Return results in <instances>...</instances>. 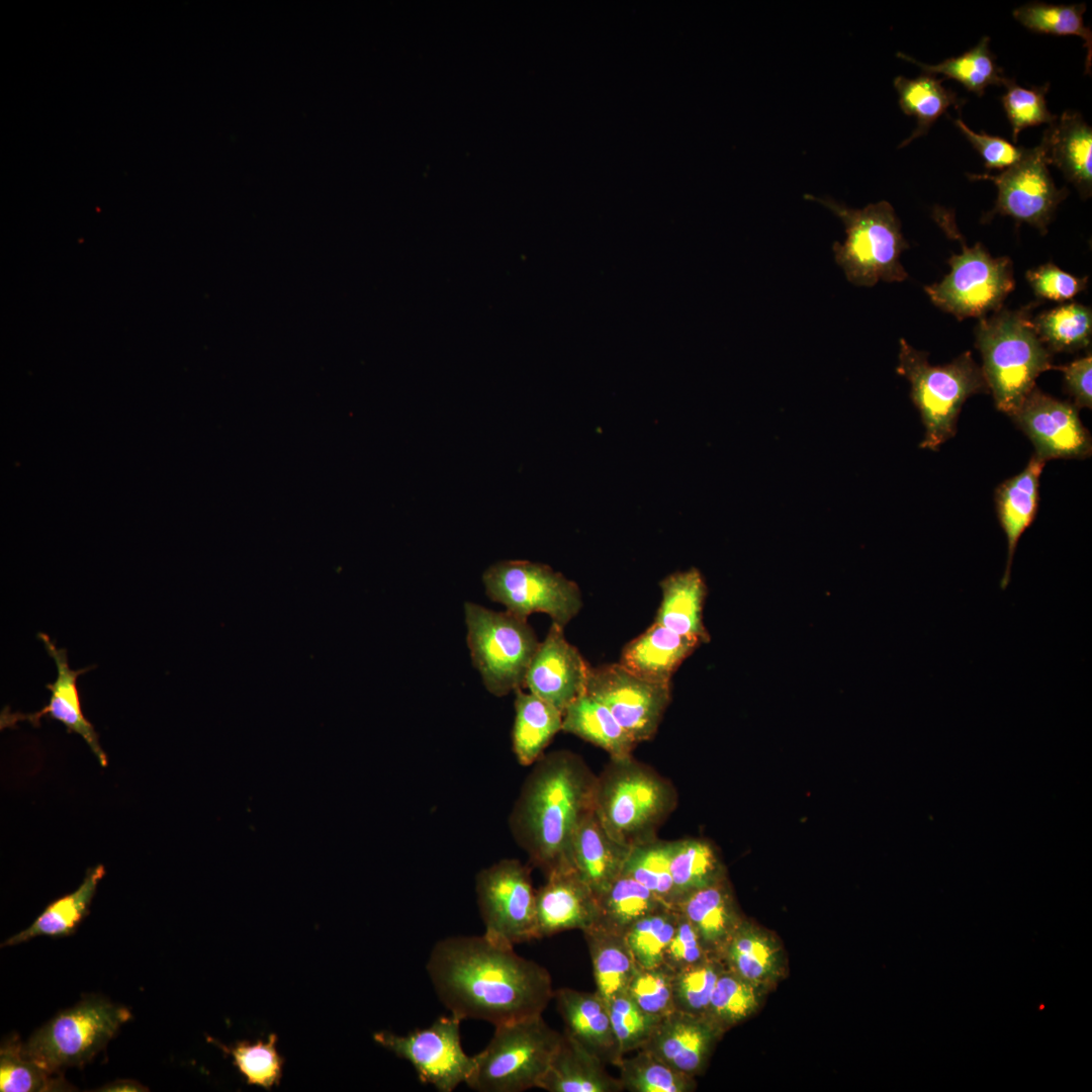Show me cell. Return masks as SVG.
Here are the masks:
<instances>
[{
  "label": "cell",
  "instance_id": "cell-48",
  "mask_svg": "<svg viewBox=\"0 0 1092 1092\" xmlns=\"http://www.w3.org/2000/svg\"><path fill=\"white\" fill-rule=\"evenodd\" d=\"M608 1008L621 1058L642 1049L659 1022V1019L642 1010L626 992L611 999Z\"/></svg>",
  "mask_w": 1092,
  "mask_h": 1092
},
{
  "label": "cell",
  "instance_id": "cell-51",
  "mask_svg": "<svg viewBox=\"0 0 1092 1092\" xmlns=\"http://www.w3.org/2000/svg\"><path fill=\"white\" fill-rule=\"evenodd\" d=\"M953 122L984 159L985 167L989 170H1005L1017 163L1025 152V148L1017 147L1000 136L972 130L961 118Z\"/></svg>",
  "mask_w": 1092,
  "mask_h": 1092
},
{
  "label": "cell",
  "instance_id": "cell-46",
  "mask_svg": "<svg viewBox=\"0 0 1092 1092\" xmlns=\"http://www.w3.org/2000/svg\"><path fill=\"white\" fill-rule=\"evenodd\" d=\"M276 1042L277 1035L270 1033L267 1042L238 1041L235 1045L221 1048L232 1056L234 1065L245 1077L247 1084L270 1090L280 1084L284 1065Z\"/></svg>",
  "mask_w": 1092,
  "mask_h": 1092
},
{
  "label": "cell",
  "instance_id": "cell-12",
  "mask_svg": "<svg viewBox=\"0 0 1092 1092\" xmlns=\"http://www.w3.org/2000/svg\"><path fill=\"white\" fill-rule=\"evenodd\" d=\"M475 893L488 940L515 947L537 939L536 890L528 867L518 859H500L478 872Z\"/></svg>",
  "mask_w": 1092,
  "mask_h": 1092
},
{
  "label": "cell",
  "instance_id": "cell-22",
  "mask_svg": "<svg viewBox=\"0 0 1092 1092\" xmlns=\"http://www.w3.org/2000/svg\"><path fill=\"white\" fill-rule=\"evenodd\" d=\"M1045 462L1031 456L1018 474L1005 479L994 491L998 522L1007 541V558L1000 587L1004 590L1011 578L1013 557L1020 537L1031 526L1039 506V481Z\"/></svg>",
  "mask_w": 1092,
  "mask_h": 1092
},
{
  "label": "cell",
  "instance_id": "cell-28",
  "mask_svg": "<svg viewBox=\"0 0 1092 1092\" xmlns=\"http://www.w3.org/2000/svg\"><path fill=\"white\" fill-rule=\"evenodd\" d=\"M662 600L655 623L700 642L709 640L703 624L706 585L696 568L672 573L661 582Z\"/></svg>",
  "mask_w": 1092,
  "mask_h": 1092
},
{
  "label": "cell",
  "instance_id": "cell-29",
  "mask_svg": "<svg viewBox=\"0 0 1092 1092\" xmlns=\"http://www.w3.org/2000/svg\"><path fill=\"white\" fill-rule=\"evenodd\" d=\"M596 982V992L608 1003L625 993L639 966L624 933L599 925L582 931Z\"/></svg>",
  "mask_w": 1092,
  "mask_h": 1092
},
{
  "label": "cell",
  "instance_id": "cell-41",
  "mask_svg": "<svg viewBox=\"0 0 1092 1092\" xmlns=\"http://www.w3.org/2000/svg\"><path fill=\"white\" fill-rule=\"evenodd\" d=\"M616 1067L623 1089L629 1092H689L696 1087L694 1077L674 1070L644 1049L631 1058L623 1057Z\"/></svg>",
  "mask_w": 1092,
  "mask_h": 1092
},
{
  "label": "cell",
  "instance_id": "cell-21",
  "mask_svg": "<svg viewBox=\"0 0 1092 1092\" xmlns=\"http://www.w3.org/2000/svg\"><path fill=\"white\" fill-rule=\"evenodd\" d=\"M553 999L564 1024L563 1032L606 1065L616 1066L622 1058L613 1032L608 1003L596 991L585 992L568 987L554 990Z\"/></svg>",
  "mask_w": 1092,
  "mask_h": 1092
},
{
  "label": "cell",
  "instance_id": "cell-10",
  "mask_svg": "<svg viewBox=\"0 0 1092 1092\" xmlns=\"http://www.w3.org/2000/svg\"><path fill=\"white\" fill-rule=\"evenodd\" d=\"M948 264L949 273L924 290L935 306L959 321L996 312L1015 287L1011 260L994 258L980 243L963 244L962 252L952 254Z\"/></svg>",
  "mask_w": 1092,
  "mask_h": 1092
},
{
  "label": "cell",
  "instance_id": "cell-53",
  "mask_svg": "<svg viewBox=\"0 0 1092 1092\" xmlns=\"http://www.w3.org/2000/svg\"><path fill=\"white\" fill-rule=\"evenodd\" d=\"M1064 376V384L1068 393L1073 397L1074 404L1080 410L1092 408V355L1087 354L1069 364L1054 366Z\"/></svg>",
  "mask_w": 1092,
  "mask_h": 1092
},
{
  "label": "cell",
  "instance_id": "cell-37",
  "mask_svg": "<svg viewBox=\"0 0 1092 1092\" xmlns=\"http://www.w3.org/2000/svg\"><path fill=\"white\" fill-rule=\"evenodd\" d=\"M718 957L725 968L757 985L777 968V950L752 925L742 920L729 936Z\"/></svg>",
  "mask_w": 1092,
  "mask_h": 1092
},
{
  "label": "cell",
  "instance_id": "cell-1",
  "mask_svg": "<svg viewBox=\"0 0 1092 1092\" xmlns=\"http://www.w3.org/2000/svg\"><path fill=\"white\" fill-rule=\"evenodd\" d=\"M426 969L438 998L460 1020L496 1026L542 1015L554 995L543 966L483 934L439 940Z\"/></svg>",
  "mask_w": 1092,
  "mask_h": 1092
},
{
  "label": "cell",
  "instance_id": "cell-27",
  "mask_svg": "<svg viewBox=\"0 0 1092 1092\" xmlns=\"http://www.w3.org/2000/svg\"><path fill=\"white\" fill-rule=\"evenodd\" d=\"M537 1088L548 1092H621L606 1064L562 1032L560 1043Z\"/></svg>",
  "mask_w": 1092,
  "mask_h": 1092
},
{
  "label": "cell",
  "instance_id": "cell-43",
  "mask_svg": "<svg viewBox=\"0 0 1092 1092\" xmlns=\"http://www.w3.org/2000/svg\"><path fill=\"white\" fill-rule=\"evenodd\" d=\"M677 917L675 908L665 906L643 916L625 931L627 943L640 968H653L663 964L664 952L674 934Z\"/></svg>",
  "mask_w": 1092,
  "mask_h": 1092
},
{
  "label": "cell",
  "instance_id": "cell-15",
  "mask_svg": "<svg viewBox=\"0 0 1092 1092\" xmlns=\"http://www.w3.org/2000/svg\"><path fill=\"white\" fill-rule=\"evenodd\" d=\"M585 692L605 705L638 744L656 733L670 702V685L637 677L619 662L590 668Z\"/></svg>",
  "mask_w": 1092,
  "mask_h": 1092
},
{
  "label": "cell",
  "instance_id": "cell-20",
  "mask_svg": "<svg viewBox=\"0 0 1092 1092\" xmlns=\"http://www.w3.org/2000/svg\"><path fill=\"white\" fill-rule=\"evenodd\" d=\"M721 1031L706 1016L673 1011L659 1020L642 1048L674 1070L695 1078Z\"/></svg>",
  "mask_w": 1092,
  "mask_h": 1092
},
{
  "label": "cell",
  "instance_id": "cell-11",
  "mask_svg": "<svg viewBox=\"0 0 1092 1092\" xmlns=\"http://www.w3.org/2000/svg\"><path fill=\"white\" fill-rule=\"evenodd\" d=\"M483 583L489 599L509 613L523 619L545 613L563 628L582 606L576 583L540 563L499 561L485 570Z\"/></svg>",
  "mask_w": 1092,
  "mask_h": 1092
},
{
  "label": "cell",
  "instance_id": "cell-7",
  "mask_svg": "<svg viewBox=\"0 0 1092 1092\" xmlns=\"http://www.w3.org/2000/svg\"><path fill=\"white\" fill-rule=\"evenodd\" d=\"M562 1037L532 1016L494 1026L486 1046L474 1055L466 1085L477 1092H522L537 1088Z\"/></svg>",
  "mask_w": 1092,
  "mask_h": 1092
},
{
  "label": "cell",
  "instance_id": "cell-45",
  "mask_svg": "<svg viewBox=\"0 0 1092 1092\" xmlns=\"http://www.w3.org/2000/svg\"><path fill=\"white\" fill-rule=\"evenodd\" d=\"M721 959L711 954L705 960L674 972L673 1000L675 1010L705 1015L716 982L725 970Z\"/></svg>",
  "mask_w": 1092,
  "mask_h": 1092
},
{
  "label": "cell",
  "instance_id": "cell-54",
  "mask_svg": "<svg viewBox=\"0 0 1092 1092\" xmlns=\"http://www.w3.org/2000/svg\"><path fill=\"white\" fill-rule=\"evenodd\" d=\"M101 1092H141L149 1091V1089L139 1082L130 1079H119L113 1082L107 1083L101 1088L97 1089Z\"/></svg>",
  "mask_w": 1092,
  "mask_h": 1092
},
{
  "label": "cell",
  "instance_id": "cell-26",
  "mask_svg": "<svg viewBox=\"0 0 1092 1092\" xmlns=\"http://www.w3.org/2000/svg\"><path fill=\"white\" fill-rule=\"evenodd\" d=\"M673 908L695 927L707 950L716 956L742 921L727 877L681 896Z\"/></svg>",
  "mask_w": 1092,
  "mask_h": 1092
},
{
  "label": "cell",
  "instance_id": "cell-25",
  "mask_svg": "<svg viewBox=\"0 0 1092 1092\" xmlns=\"http://www.w3.org/2000/svg\"><path fill=\"white\" fill-rule=\"evenodd\" d=\"M629 847L608 834L593 809L573 834L570 861L598 897L622 874Z\"/></svg>",
  "mask_w": 1092,
  "mask_h": 1092
},
{
  "label": "cell",
  "instance_id": "cell-33",
  "mask_svg": "<svg viewBox=\"0 0 1092 1092\" xmlns=\"http://www.w3.org/2000/svg\"><path fill=\"white\" fill-rule=\"evenodd\" d=\"M941 83L942 79L927 73L914 79L903 76L895 78L894 87L899 95L901 110L917 120L915 129L900 144L899 148L927 133L930 126L950 106L959 110L965 103V99H960L956 92L945 88Z\"/></svg>",
  "mask_w": 1092,
  "mask_h": 1092
},
{
  "label": "cell",
  "instance_id": "cell-4",
  "mask_svg": "<svg viewBox=\"0 0 1092 1092\" xmlns=\"http://www.w3.org/2000/svg\"><path fill=\"white\" fill-rule=\"evenodd\" d=\"M675 805L672 785L632 755L611 758L597 778L595 813L608 834L624 845L654 837Z\"/></svg>",
  "mask_w": 1092,
  "mask_h": 1092
},
{
  "label": "cell",
  "instance_id": "cell-40",
  "mask_svg": "<svg viewBox=\"0 0 1092 1092\" xmlns=\"http://www.w3.org/2000/svg\"><path fill=\"white\" fill-rule=\"evenodd\" d=\"M670 841L656 836L629 847L622 874L634 879L663 903L673 907L675 893L670 873Z\"/></svg>",
  "mask_w": 1092,
  "mask_h": 1092
},
{
  "label": "cell",
  "instance_id": "cell-52",
  "mask_svg": "<svg viewBox=\"0 0 1092 1092\" xmlns=\"http://www.w3.org/2000/svg\"><path fill=\"white\" fill-rule=\"evenodd\" d=\"M711 954L713 953L707 950L695 927L678 912L675 931L665 949L663 964L676 972Z\"/></svg>",
  "mask_w": 1092,
  "mask_h": 1092
},
{
  "label": "cell",
  "instance_id": "cell-42",
  "mask_svg": "<svg viewBox=\"0 0 1092 1092\" xmlns=\"http://www.w3.org/2000/svg\"><path fill=\"white\" fill-rule=\"evenodd\" d=\"M65 1079L37 1064L24 1051L23 1043L7 1040L0 1050V1091L40 1092L68 1091Z\"/></svg>",
  "mask_w": 1092,
  "mask_h": 1092
},
{
  "label": "cell",
  "instance_id": "cell-5",
  "mask_svg": "<svg viewBox=\"0 0 1092 1092\" xmlns=\"http://www.w3.org/2000/svg\"><path fill=\"white\" fill-rule=\"evenodd\" d=\"M898 374L910 383V397L924 427L919 447L937 451L957 433L958 420L966 400L989 388L970 351L945 365H931L928 353L900 339Z\"/></svg>",
  "mask_w": 1092,
  "mask_h": 1092
},
{
  "label": "cell",
  "instance_id": "cell-44",
  "mask_svg": "<svg viewBox=\"0 0 1092 1092\" xmlns=\"http://www.w3.org/2000/svg\"><path fill=\"white\" fill-rule=\"evenodd\" d=\"M755 986L725 969L716 982L705 1015L721 1032L738 1023L757 1007Z\"/></svg>",
  "mask_w": 1092,
  "mask_h": 1092
},
{
  "label": "cell",
  "instance_id": "cell-9",
  "mask_svg": "<svg viewBox=\"0 0 1092 1092\" xmlns=\"http://www.w3.org/2000/svg\"><path fill=\"white\" fill-rule=\"evenodd\" d=\"M131 1014L123 1006L91 997L66 1009L23 1043L25 1053L52 1073L89 1062Z\"/></svg>",
  "mask_w": 1092,
  "mask_h": 1092
},
{
  "label": "cell",
  "instance_id": "cell-47",
  "mask_svg": "<svg viewBox=\"0 0 1092 1092\" xmlns=\"http://www.w3.org/2000/svg\"><path fill=\"white\" fill-rule=\"evenodd\" d=\"M1004 86L1006 93L1001 101L1011 125L1013 143L1017 142L1024 128L1042 123L1050 125L1057 119L1058 116L1053 114L1046 105L1049 84L1024 88L1009 78Z\"/></svg>",
  "mask_w": 1092,
  "mask_h": 1092
},
{
  "label": "cell",
  "instance_id": "cell-50",
  "mask_svg": "<svg viewBox=\"0 0 1092 1092\" xmlns=\"http://www.w3.org/2000/svg\"><path fill=\"white\" fill-rule=\"evenodd\" d=\"M1026 280L1037 297L1060 302L1075 297L1088 283V277H1076L1053 263L1027 270Z\"/></svg>",
  "mask_w": 1092,
  "mask_h": 1092
},
{
  "label": "cell",
  "instance_id": "cell-3",
  "mask_svg": "<svg viewBox=\"0 0 1092 1092\" xmlns=\"http://www.w3.org/2000/svg\"><path fill=\"white\" fill-rule=\"evenodd\" d=\"M1033 305L1000 308L979 318L975 346L996 408L1011 417L1036 386V378L1054 369L1052 353L1039 340L1031 318Z\"/></svg>",
  "mask_w": 1092,
  "mask_h": 1092
},
{
  "label": "cell",
  "instance_id": "cell-19",
  "mask_svg": "<svg viewBox=\"0 0 1092 1092\" xmlns=\"http://www.w3.org/2000/svg\"><path fill=\"white\" fill-rule=\"evenodd\" d=\"M536 936L556 933L596 924L598 898L572 866L546 876L545 884L536 890Z\"/></svg>",
  "mask_w": 1092,
  "mask_h": 1092
},
{
  "label": "cell",
  "instance_id": "cell-13",
  "mask_svg": "<svg viewBox=\"0 0 1092 1092\" xmlns=\"http://www.w3.org/2000/svg\"><path fill=\"white\" fill-rule=\"evenodd\" d=\"M461 1021L452 1014L441 1016L426 1028L404 1035L377 1031L373 1039L410 1062L422 1083L440 1092H452L467 1083L475 1067L474 1057L468 1056L461 1043Z\"/></svg>",
  "mask_w": 1092,
  "mask_h": 1092
},
{
  "label": "cell",
  "instance_id": "cell-8",
  "mask_svg": "<svg viewBox=\"0 0 1092 1092\" xmlns=\"http://www.w3.org/2000/svg\"><path fill=\"white\" fill-rule=\"evenodd\" d=\"M467 644L486 690L503 697L524 686L539 641L527 619L466 603Z\"/></svg>",
  "mask_w": 1092,
  "mask_h": 1092
},
{
  "label": "cell",
  "instance_id": "cell-18",
  "mask_svg": "<svg viewBox=\"0 0 1092 1092\" xmlns=\"http://www.w3.org/2000/svg\"><path fill=\"white\" fill-rule=\"evenodd\" d=\"M37 637L43 643L44 649L57 667L56 680L47 685V688L52 693L50 701L42 709L30 714H12L6 710L3 711L1 713V729L11 727L18 721H28L33 726H37L41 718L49 717L61 722L68 732L79 734L86 741L99 763L106 766L107 756L99 743V737L94 726L83 715L77 688L78 676L93 668V666L72 669L65 648L57 647L55 642L44 633L39 632Z\"/></svg>",
  "mask_w": 1092,
  "mask_h": 1092
},
{
  "label": "cell",
  "instance_id": "cell-39",
  "mask_svg": "<svg viewBox=\"0 0 1092 1092\" xmlns=\"http://www.w3.org/2000/svg\"><path fill=\"white\" fill-rule=\"evenodd\" d=\"M1086 5H1055L1039 1L1026 3L1013 10L1014 18L1033 32L1055 35H1077L1084 40L1087 55L1086 74H1090L1092 63V31L1084 24L1083 15Z\"/></svg>",
  "mask_w": 1092,
  "mask_h": 1092
},
{
  "label": "cell",
  "instance_id": "cell-6",
  "mask_svg": "<svg viewBox=\"0 0 1092 1092\" xmlns=\"http://www.w3.org/2000/svg\"><path fill=\"white\" fill-rule=\"evenodd\" d=\"M805 199L821 203L837 215L845 225L846 240L835 242L836 263L849 282L872 287L879 281L902 282L908 274L900 262L903 251L909 248L901 233V223L893 206L885 200L863 208H849L830 197L810 194Z\"/></svg>",
  "mask_w": 1092,
  "mask_h": 1092
},
{
  "label": "cell",
  "instance_id": "cell-24",
  "mask_svg": "<svg viewBox=\"0 0 1092 1092\" xmlns=\"http://www.w3.org/2000/svg\"><path fill=\"white\" fill-rule=\"evenodd\" d=\"M700 643L654 622L624 647L619 663L641 679L670 685L674 671Z\"/></svg>",
  "mask_w": 1092,
  "mask_h": 1092
},
{
  "label": "cell",
  "instance_id": "cell-2",
  "mask_svg": "<svg viewBox=\"0 0 1092 1092\" xmlns=\"http://www.w3.org/2000/svg\"><path fill=\"white\" fill-rule=\"evenodd\" d=\"M527 777L509 818L517 843L545 876L572 866L570 843L594 809L597 777L576 754L541 756Z\"/></svg>",
  "mask_w": 1092,
  "mask_h": 1092
},
{
  "label": "cell",
  "instance_id": "cell-23",
  "mask_svg": "<svg viewBox=\"0 0 1092 1092\" xmlns=\"http://www.w3.org/2000/svg\"><path fill=\"white\" fill-rule=\"evenodd\" d=\"M1046 161L1057 166L1083 199L1092 193V128L1076 111L1067 110L1043 131Z\"/></svg>",
  "mask_w": 1092,
  "mask_h": 1092
},
{
  "label": "cell",
  "instance_id": "cell-38",
  "mask_svg": "<svg viewBox=\"0 0 1092 1092\" xmlns=\"http://www.w3.org/2000/svg\"><path fill=\"white\" fill-rule=\"evenodd\" d=\"M1032 324L1051 353H1073L1091 344L1092 311L1082 303H1063L1042 311L1032 318Z\"/></svg>",
  "mask_w": 1092,
  "mask_h": 1092
},
{
  "label": "cell",
  "instance_id": "cell-35",
  "mask_svg": "<svg viewBox=\"0 0 1092 1092\" xmlns=\"http://www.w3.org/2000/svg\"><path fill=\"white\" fill-rule=\"evenodd\" d=\"M595 925L625 931L643 916L668 906L634 879L621 874L598 897Z\"/></svg>",
  "mask_w": 1092,
  "mask_h": 1092
},
{
  "label": "cell",
  "instance_id": "cell-34",
  "mask_svg": "<svg viewBox=\"0 0 1092 1092\" xmlns=\"http://www.w3.org/2000/svg\"><path fill=\"white\" fill-rule=\"evenodd\" d=\"M669 857L675 902L692 891L727 877L718 850L706 839L684 838L670 841Z\"/></svg>",
  "mask_w": 1092,
  "mask_h": 1092
},
{
  "label": "cell",
  "instance_id": "cell-36",
  "mask_svg": "<svg viewBox=\"0 0 1092 1092\" xmlns=\"http://www.w3.org/2000/svg\"><path fill=\"white\" fill-rule=\"evenodd\" d=\"M989 43L990 37L983 36L971 50L935 65L923 64L903 53H899L898 57L919 66L924 73L953 79L970 92L982 96L988 86H1004L1009 79L996 64Z\"/></svg>",
  "mask_w": 1092,
  "mask_h": 1092
},
{
  "label": "cell",
  "instance_id": "cell-14",
  "mask_svg": "<svg viewBox=\"0 0 1092 1092\" xmlns=\"http://www.w3.org/2000/svg\"><path fill=\"white\" fill-rule=\"evenodd\" d=\"M1044 150L1038 146L1025 149L1021 159L999 175L969 174L972 180H989L997 187L994 208L987 214L1007 215L1025 222L1041 234L1048 232L1058 205L1067 189L1055 185L1048 168Z\"/></svg>",
  "mask_w": 1092,
  "mask_h": 1092
},
{
  "label": "cell",
  "instance_id": "cell-16",
  "mask_svg": "<svg viewBox=\"0 0 1092 1092\" xmlns=\"http://www.w3.org/2000/svg\"><path fill=\"white\" fill-rule=\"evenodd\" d=\"M1030 440L1034 456L1053 459L1084 460L1092 454V438L1079 417V408L1060 400L1035 386L1010 417Z\"/></svg>",
  "mask_w": 1092,
  "mask_h": 1092
},
{
  "label": "cell",
  "instance_id": "cell-32",
  "mask_svg": "<svg viewBox=\"0 0 1092 1092\" xmlns=\"http://www.w3.org/2000/svg\"><path fill=\"white\" fill-rule=\"evenodd\" d=\"M516 692L513 750L522 765L535 763L561 730L563 714L532 693Z\"/></svg>",
  "mask_w": 1092,
  "mask_h": 1092
},
{
  "label": "cell",
  "instance_id": "cell-31",
  "mask_svg": "<svg viewBox=\"0 0 1092 1092\" xmlns=\"http://www.w3.org/2000/svg\"><path fill=\"white\" fill-rule=\"evenodd\" d=\"M104 875L102 864L88 869L83 882L74 892L50 903L27 928L10 936L2 946L19 944L37 936L72 934L87 915L98 883Z\"/></svg>",
  "mask_w": 1092,
  "mask_h": 1092
},
{
  "label": "cell",
  "instance_id": "cell-30",
  "mask_svg": "<svg viewBox=\"0 0 1092 1092\" xmlns=\"http://www.w3.org/2000/svg\"><path fill=\"white\" fill-rule=\"evenodd\" d=\"M561 730L603 748L611 758L631 756L637 745L609 709L586 692L564 710Z\"/></svg>",
  "mask_w": 1092,
  "mask_h": 1092
},
{
  "label": "cell",
  "instance_id": "cell-49",
  "mask_svg": "<svg viewBox=\"0 0 1092 1092\" xmlns=\"http://www.w3.org/2000/svg\"><path fill=\"white\" fill-rule=\"evenodd\" d=\"M673 976L674 972L664 964L639 967L626 993L642 1010L660 1020L675 1011Z\"/></svg>",
  "mask_w": 1092,
  "mask_h": 1092
},
{
  "label": "cell",
  "instance_id": "cell-17",
  "mask_svg": "<svg viewBox=\"0 0 1092 1092\" xmlns=\"http://www.w3.org/2000/svg\"><path fill=\"white\" fill-rule=\"evenodd\" d=\"M590 667L564 636L563 627L552 623L528 667L524 686L560 712L585 693Z\"/></svg>",
  "mask_w": 1092,
  "mask_h": 1092
}]
</instances>
